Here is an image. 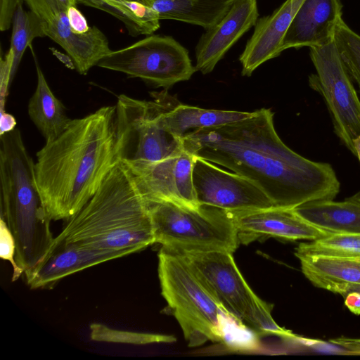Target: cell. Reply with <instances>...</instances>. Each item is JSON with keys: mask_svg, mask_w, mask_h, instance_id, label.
<instances>
[{"mask_svg": "<svg viewBox=\"0 0 360 360\" xmlns=\"http://www.w3.org/2000/svg\"><path fill=\"white\" fill-rule=\"evenodd\" d=\"M122 257L117 253L101 252L72 245L53 248L44 259L25 273L31 289L51 288L61 279L103 262Z\"/></svg>", "mask_w": 360, "mask_h": 360, "instance_id": "obj_17", "label": "cell"}, {"mask_svg": "<svg viewBox=\"0 0 360 360\" xmlns=\"http://www.w3.org/2000/svg\"><path fill=\"white\" fill-rule=\"evenodd\" d=\"M293 210L329 235L360 233V190L343 201H311L299 205Z\"/></svg>", "mask_w": 360, "mask_h": 360, "instance_id": "obj_20", "label": "cell"}, {"mask_svg": "<svg viewBox=\"0 0 360 360\" xmlns=\"http://www.w3.org/2000/svg\"><path fill=\"white\" fill-rule=\"evenodd\" d=\"M37 82L28 102V115L45 142L56 139L71 121L63 103L53 94L36 61Z\"/></svg>", "mask_w": 360, "mask_h": 360, "instance_id": "obj_23", "label": "cell"}, {"mask_svg": "<svg viewBox=\"0 0 360 360\" xmlns=\"http://www.w3.org/2000/svg\"><path fill=\"white\" fill-rule=\"evenodd\" d=\"M330 342L342 348L347 354L360 355V338L340 337L330 340Z\"/></svg>", "mask_w": 360, "mask_h": 360, "instance_id": "obj_34", "label": "cell"}, {"mask_svg": "<svg viewBox=\"0 0 360 360\" xmlns=\"http://www.w3.org/2000/svg\"><path fill=\"white\" fill-rule=\"evenodd\" d=\"M50 49L52 51L53 54H54L60 60L65 63L68 67L70 68H75L74 63L70 56L58 51L54 48H51Z\"/></svg>", "mask_w": 360, "mask_h": 360, "instance_id": "obj_37", "label": "cell"}, {"mask_svg": "<svg viewBox=\"0 0 360 360\" xmlns=\"http://www.w3.org/2000/svg\"><path fill=\"white\" fill-rule=\"evenodd\" d=\"M15 242L14 237L5 221L0 219V257L8 261L13 266L12 281H17L24 271L18 266L15 260Z\"/></svg>", "mask_w": 360, "mask_h": 360, "instance_id": "obj_30", "label": "cell"}, {"mask_svg": "<svg viewBox=\"0 0 360 360\" xmlns=\"http://www.w3.org/2000/svg\"><path fill=\"white\" fill-rule=\"evenodd\" d=\"M309 56L316 72L309 77V84L324 98L335 134L355 155L353 141L360 134V101L334 38L310 47Z\"/></svg>", "mask_w": 360, "mask_h": 360, "instance_id": "obj_10", "label": "cell"}, {"mask_svg": "<svg viewBox=\"0 0 360 360\" xmlns=\"http://www.w3.org/2000/svg\"><path fill=\"white\" fill-rule=\"evenodd\" d=\"M32 11L44 21H49L68 8L75 6L77 0H22Z\"/></svg>", "mask_w": 360, "mask_h": 360, "instance_id": "obj_29", "label": "cell"}, {"mask_svg": "<svg viewBox=\"0 0 360 360\" xmlns=\"http://www.w3.org/2000/svg\"><path fill=\"white\" fill-rule=\"evenodd\" d=\"M193 184L200 205L230 212L276 207L257 184L237 173L221 169L212 162L195 157Z\"/></svg>", "mask_w": 360, "mask_h": 360, "instance_id": "obj_11", "label": "cell"}, {"mask_svg": "<svg viewBox=\"0 0 360 360\" xmlns=\"http://www.w3.org/2000/svg\"><path fill=\"white\" fill-rule=\"evenodd\" d=\"M176 254L183 257L191 265L225 315L259 335L297 338L291 331L276 323L271 315L272 305L252 290L238 269L233 254L225 251Z\"/></svg>", "mask_w": 360, "mask_h": 360, "instance_id": "obj_7", "label": "cell"}, {"mask_svg": "<svg viewBox=\"0 0 360 360\" xmlns=\"http://www.w3.org/2000/svg\"><path fill=\"white\" fill-rule=\"evenodd\" d=\"M231 213L240 242L263 236L313 240L329 235L302 219L293 209L272 207Z\"/></svg>", "mask_w": 360, "mask_h": 360, "instance_id": "obj_14", "label": "cell"}, {"mask_svg": "<svg viewBox=\"0 0 360 360\" xmlns=\"http://www.w3.org/2000/svg\"><path fill=\"white\" fill-rule=\"evenodd\" d=\"M77 3L103 11L117 18L124 24L132 37L151 35L160 27L158 13L139 1L77 0Z\"/></svg>", "mask_w": 360, "mask_h": 360, "instance_id": "obj_24", "label": "cell"}, {"mask_svg": "<svg viewBox=\"0 0 360 360\" xmlns=\"http://www.w3.org/2000/svg\"><path fill=\"white\" fill-rule=\"evenodd\" d=\"M233 0H141L160 20H175L209 30L228 12Z\"/></svg>", "mask_w": 360, "mask_h": 360, "instance_id": "obj_22", "label": "cell"}, {"mask_svg": "<svg viewBox=\"0 0 360 360\" xmlns=\"http://www.w3.org/2000/svg\"><path fill=\"white\" fill-rule=\"evenodd\" d=\"M14 54L10 49L4 56L1 58V112L4 111L5 97L9 85L11 83V71L13 64Z\"/></svg>", "mask_w": 360, "mask_h": 360, "instance_id": "obj_31", "label": "cell"}, {"mask_svg": "<svg viewBox=\"0 0 360 360\" xmlns=\"http://www.w3.org/2000/svg\"><path fill=\"white\" fill-rule=\"evenodd\" d=\"M102 1H139L141 3V0H98Z\"/></svg>", "mask_w": 360, "mask_h": 360, "instance_id": "obj_39", "label": "cell"}, {"mask_svg": "<svg viewBox=\"0 0 360 360\" xmlns=\"http://www.w3.org/2000/svg\"><path fill=\"white\" fill-rule=\"evenodd\" d=\"M36 156V184L46 214L51 221L67 220L88 202L119 162L115 105L71 120Z\"/></svg>", "mask_w": 360, "mask_h": 360, "instance_id": "obj_2", "label": "cell"}, {"mask_svg": "<svg viewBox=\"0 0 360 360\" xmlns=\"http://www.w3.org/2000/svg\"><path fill=\"white\" fill-rule=\"evenodd\" d=\"M257 0H233L226 15L200 37L195 49L197 71L211 72L231 47L255 25Z\"/></svg>", "mask_w": 360, "mask_h": 360, "instance_id": "obj_13", "label": "cell"}, {"mask_svg": "<svg viewBox=\"0 0 360 360\" xmlns=\"http://www.w3.org/2000/svg\"><path fill=\"white\" fill-rule=\"evenodd\" d=\"M68 20L72 30L77 33L87 32L90 27L84 15L75 6L69 7L66 11Z\"/></svg>", "mask_w": 360, "mask_h": 360, "instance_id": "obj_33", "label": "cell"}, {"mask_svg": "<svg viewBox=\"0 0 360 360\" xmlns=\"http://www.w3.org/2000/svg\"><path fill=\"white\" fill-rule=\"evenodd\" d=\"M304 1L285 0L271 15L258 18L239 57L243 76H250L259 65L280 56L284 37Z\"/></svg>", "mask_w": 360, "mask_h": 360, "instance_id": "obj_15", "label": "cell"}, {"mask_svg": "<svg viewBox=\"0 0 360 360\" xmlns=\"http://www.w3.org/2000/svg\"><path fill=\"white\" fill-rule=\"evenodd\" d=\"M342 7L340 0H304L284 37L282 51L330 41L342 18Z\"/></svg>", "mask_w": 360, "mask_h": 360, "instance_id": "obj_16", "label": "cell"}, {"mask_svg": "<svg viewBox=\"0 0 360 360\" xmlns=\"http://www.w3.org/2000/svg\"><path fill=\"white\" fill-rule=\"evenodd\" d=\"M1 217L15 242V260L24 271L41 263L55 238L42 204L34 162L18 128L0 135Z\"/></svg>", "mask_w": 360, "mask_h": 360, "instance_id": "obj_4", "label": "cell"}, {"mask_svg": "<svg viewBox=\"0 0 360 360\" xmlns=\"http://www.w3.org/2000/svg\"><path fill=\"white\" fill-rule=\"evenodd\" d=\"M161 294L190 347L224 342L221 308L181 255L161 248L158 253Z\"/></svg>", "mask_w": 360, "mask_h": 360, "instance_id": "obj_5", "label": "cell"}, {"mask_svg": "<svg viewBox=\"0 0 360 360\" xmlns=\"http://www.w3.org/2000/svg\"><path fill=\"white\" fill-rule=\"evenodd\" d=\"M17 122L15 118L5 110L1 112L0 119V135L9 132L16 127Z\"/></svg>", "mask_w": 360, "mask_h": 360, "instance_id": "obj_36", "label": "cell"}, {"mask_svg": "<svg viewBox=\"0 0 360 360\" xmlns=\"http://www.w3.org/2000/svg\"><path fill=\"white\" fill-rule=\"evenodd\" d=\"M20 2L14 12L12 20V34L10 49L14 54L11 71L12 82L22 56L36 37H46L44 20L32 11H26Z\"/></svg>", "mask_w": 360, "mask_h": 360, "instance_id": "obj_25", "label": "cell"}, {"mask_svg": "<svg viewBox=\"0 0 360 360\" xmlns=\"http://www.w3.org/2000/svg\"><path fill=\"white\" fill-rule=\"evenodd\" d=\"M97 66L139 78L165 90L188 80L197 71L184 46L171 36L158 34L112 51Z\"/></svg>", "mask_w": 360, "mask_h": 360, "instance_id": "obj_9", "label": "cell"}, {"mask_svg": "<svg viewBox=\"0 0 360 360\" xmlns=\"http://www.w3.org/2000/svg\"><path fill=\"white\" fill-rule=\"evenodd\" d=\"M184 148L233 171L257 184L276 207L333 200L340 184L333 167L307 159L288 148L277 134L274 113L262 108L248 118L193 131Z\"/></svg>", "mask_w": 360, "mask_h": 360, "instance_id": "obj_1", "label": "cell"}, {"mask_svg": "<svg viewBox=\"0 0 360 360\" xmlns=\"http://www.w3.org/2000/svg\"><path fill=\"white\" fill-rule=\"evenodd\" d=\"M345 304L356 315H360V292L352 291L345 296Z\"/></svg>", "mask_w": 360, "mask_h": 360, "instance_id": "obj_35", "label": "cell"}, {"mask_svg": "<svg viewBox=\"0 0 360 360\" xmlns=\"http://www.w3.org/2000/svg\"><path fill=\"white\" fill-rule=\"evenodd\" d=\"M151 96L153 101L117 97L116 150L120 162L159 161L184 148L182 139L168 131L160 118L173 98L165 91Z\"/></svg>", "mask_w": 360, "mask_h": 360, "instance_id": "obj_8", "label": "cell"}, {"mask_svg": "<svg viewBox=\"0 0 360 360\" xmlns=\"http://www.w3.org/2000/svg\"><path fill=\"white\" fill-rule=\"evenodd\" d=\"M46 37L60 45L72 58L77 71L83 75L112 50L106 36L97 27L85 33H77L70 27L66 12L44 21Z\"/></svg>", "mask_w": 360, "mask_h": 360, "instance_id": "obj_18", "label": "cell"}, {"mask_svg": "<svg viewBox=\"0 0 360 360\" xmlns=\"http://www.w3.org/2000/svg\"><path fill=\"white\" fill-rule=\"evenodd\" d=\"M333 38L351 77L360 91V35L342 18L335 27Z\"/></svg>", "mask_w": 360, "mask_h": 360, "instance_id": "obj_28", "label": "cell"}, {"mask_svg": "<svg viewBox=\"0 0 360 360\" xmlns=\"http://www.w3.org/2000/svg\"><path fill=\"white\" fill-rule=\"evenodd\" d=\"M89 328L91 340L96 342L143 345L176 341L170 335L120 330L99 323H91Z\"/></svg>", "mask_w": 360, "mask_h": 360, "instance_id": "obj_27", "label": "cell"}, {"mask_svg": "<svg viewBox=\"0 0 360 360\" xmlns=\"http://www.w3.org/2000/svg\"><path fill=\"white\" fill-rule=\"evenodd\" d=\"M352 291H356V292H360V287H357V288H355L354 290H352L351 292Z\"/></svg>", "mask_w": 360, "mask_h": 360, "instance_id": "obj_40", "label": "cell"}, {"mask_svg": "<svg viewBox=\"0 0 360 360\" xmlns=\"http://www.w3.org/2000/svg\"><path fill=\"white\" fill-rule=\"evenodd\" d=\"M146 202L155 243L169 252L225 251L233 254L238 247L239 232L230 212L209 205Z\"/></svg>", "mask_w": 360, "mask_h": 360, "instance_id": "obj_6", "label": "cell"}, {"mask_svg": "<svg viewBox=\"0 0 360 360\" xmlns=\"http://www.w3.org/2000/svg\"><path fill=\"white\" fill-rule=\"evenodd\" d=\"M173 101L161 112L160 118L168 131L181 139L193 131L243 120L253 113L205 109L182 103L174 105Z\"/></svg>", "mask_w": 360, "mask_h": 360, "instance_id": "obj_21", "label": "cell"}, {"mask_svg": "<svg viewBox=\"0 0 360 360\" xmlns=\"http://www.w3.org/2000/svg\"><path fill=\"white\" fill-rule=\"evenodd\" d=\"M153 243L147 202L119 161L88 202L67 219L52 248L72 245L124 257Z\"/></svg>", "mask_w": 360, "mask_h": 360, "instance_id": "obj_3", "label": "cell"}, {"mask_svg": "<svg viewBox=\"0 0 360 360\" xmlns=\"http://www.w3.org/2000/svg\"><path fill=\"white\" fill-rule=\"evenodd\" d=\"M355 155L360 161V134L353 141Z\"/></svg>", "mask_w": 360, "mask_h": 360, "instance_id": "obj_38", "label": "cell"}, {"mask_svg": "<svg viewBox=\"0 0 360 360\" xmlns=\"http://www.w3.org/2000/svg\"><path fill=\"white\" fill-rule=\"evenodd\" d=\"M195 156L184 148L155 162H122L146 200L170 201L198 207L193 184Z\"/></svg>", "mask_w": 360, "mask_h": 360, "instance_id": "obj_12", "label": "cell"}, {"mask_svg": "<svg viewBox=\"0 0 360 360\" xmlns=\"http://www.w3.org/2000/svg\"><path fill=\"white\" fill-rule=\"evenodd\" d=\"M295 255H323L360 259V233H336L301 243Z\"/></svg>", "mask_w": 360, "mask_h": 360, "instance_id": "obj_26", "label": "cell"}, {"mask_svg": "<svg viewBox=\"0 0 360 360\" xmlns=\"http://www.w3.org/2000/svg\"><path fill=\"white\" fill-rule=\"evenodd\" d=\"M22 0H0V30H8L11 25L18 4Z\"/></svg>", "mask_w": 360, "mask_h": 360, "instance_id": "obj_32", "label": "cell"}, {"mask_svg": "<svg viewBox=\"0 0 360 360\" xmlns=\"http://www.w3.org/2000/svg\"><path fill=\"white\" fill-rule=\"evenodd\" d=\"M297 257L303 274L317 288L345 297L360 287V259L323 255Z\"/></svg>", "mask_w": 360, "mask_h": 360, "instance_id": "obj_19", "label": "cell"}]
</instances>
